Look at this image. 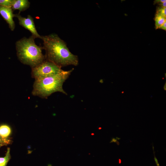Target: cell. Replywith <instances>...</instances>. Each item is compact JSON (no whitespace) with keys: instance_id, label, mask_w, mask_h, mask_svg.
<instances>
[{"instance_id":"obj_22","label":"cell","mask_w":166,"mask_h":166,"mask_svg":"<svg viewBox=\"0 0 166 166\" xmlns=\"http://www.w3.org/2000/svg\"><path fill=\"white\" fill-rule=\"evenodd\" d=\"M166 73H165V77H166Z\"/></svg>"},{"instance_id":"obj_10","label":"cell","mask_w":166,"mask_h":166,"mask_svg":"<svg viewBox=\"0 0 166 166\" xmlns=\"http://www.w3.org/2000/svg\"><path fill=\"white\" fill-rule=\"evenodd\" d=\"M10 148H8L5 156L0 157V166H6L10 158Z\"/></svg>"},{"instance_id":"obj_21","label":"cell","mask_w":166,"mask_h":166,"mask_svg":"<svg viewBox=\"0 0 166 166\" xmlns=\"http://www.w3.org/2000/svg\"><path fill=\"white\" fill-rule=\"evenodd\" d=\"M100 128H99V129H101V127H100Z\"/></svg>"},{"instance_id":"obj_19","label":"cell","mask_w":166,"mask_h":166,"mask_svg":"<svg viewBox=\"0 0 166 166\" xmlns=\"http://www.w3.org/2000/svg\"><path fill=\"white\" fill-rule=\"evenodd\" d=\"M5 145L0 142V148L1 147H2V146H3V145Z\"/></svg>"},{"instance_id":"obj_17","label":"cell","mask_w":166,"mask_h":166,"mask_svg":"<svg viewBox=\"0 0 166 166\" xmlns=\"http://www.w3.org/2000/svg\"><path fill=\"white\" fill-rule=\"evenodd\" d=\"M154 159H155V160L156 162V164L157 165V166H159V164L158 163V160H157V159H156V158L155 157H155H154Z\"/></svg>"},{"instance_id":"obj_5","label":"cell","mask_w":166,"mask_h":166,"mask_svg":"<svg viewBox=\"0 0 166 166\" xmlns=\"http://www.w3.org/2000/svg\"><path fill=\"white\" fill-rule=\"evenodd\" d=\"M15 17L18 18L19 25L29 30L31 33L32 35L35 38H39L42 39V36L37 32L34 18L31 15H28L27 18H25L22 17L19 13L15 14Z\"/></svg>"},{"instance_id":"obj_1","label":"cell","mask_w":166,"mask_h":166,"mask_svg":"<svg viewBox=\"0 0 166 166\" xmlns=\"http://www.w3.org/2000/svg\"><path fill=\"white\" fill-rule=\"evenodd\" d=\"M42 49L45 51V60L53 63L61 68L69 65L77 66L78 58L72 53L66 43L56 34L53 33L42 36Z\"/></svg>"},{"instance_id":"obj_8","label":"cell","mask_w":166,"mask_h":166,"mask_svg":"<svg viewBox=\"0 0 166 166\" xmlns=\"http://www.w3.org/2000/svg\"><path fill=\"white\" fill-rule=\"evenodd\" d=\"M11 133L10 127L6 124L0 126V136L2 138L7 139Z\"/></svg>"},{"instance_id":"obj_6","label":"cell","mask_w":166,"mask_h":166,"mask_svg":"<svg viewBox=\"0 0 166 166\" xmlns=\"http://www.w3.org/2000/svg\"><path fill=\"white\" fill-rule=\"evenodd\" d=\"M0 14L8 23L10 30L14 31L15 28V22L13 20L15 14H13L11 7L0 6Z\"/></svg>"},{"instance_id":"obj_9","label":"cell","mask_w":166,"mask_h":166,"mask_svg":"<svg viewBox=\"0 0 166 166\" xmlns=\"http://www.w3.org/2000/svg\"><path fill=\"white\" fill-rule=\"evenodd\" d=\"M155 28L156 29L159 28L166 21V17L156 13L154 18Z\"/></svg>"},{"instance_id":"obj_20","label":"cell","mask_w":166,"mask_h":166,"mask_svg":"<svg viewBox=\"0 0 166 166\" xmlns=\"http://www.w3.org/2000/svg\"><path fill=\"white\" fill-rule=\"evenodd\" d=\"M94 135V133L91 134V135Z\"/></svg>"},{"instance_id":"obj_12","label":"cell","mask_w":166,"mask_h":166,"mask_svg":"<svg viewBox=\"0 0 166 166\" xmlns=\"http://www.w3.org/2000/svg\"><path fill=\"white\" fill-rule=\"evenodd\" d=\"M166 17V7L158 6L156 8V13Z\"/></svg>"},{"instance_id":"obj_3","label":"cell","mask_w":166,"mask_h":166,"mask_svg":"<svg viewBox=\"0 0 166 166\" xmlns=\"http://www.w3.org/2000/svg\"><path fill=\"white\" fill-rule=\"evenodd\" d=\"M32 35L23 38L16 42V48L19 60L24 64L34 67L39 64L45 59L42 53V47L37 45Z\"/></svg>"},{"instance_id":"obj_15","label":"cell","mask_w":166,"mask_h":166,"mask_svg":"<svg viewBox=\"0 0 166 166\" xmlns=\"http://www.w3.org/2000/svg\"><path fill=\"white\" fill-rule=\"evenodd\" d=\"M166 1V0H155L154 1L153 4L155 5L156 4H158L159 3L163 2Z\"/></svg>"},{"instance_id":"obj_11","label":"cell","mask_w":166,"mask_h":166,"mask_svg":"<svg viewBox=\"0 0 166 166\" xmlns=\"http://www.w3.org/2000/svg\"><path fill=\"white\" fill-rule=\"evenodd\" d=\"M14 0H0V6L11 7Z\"/></svg>"},{"instance_id":"obj_7","label":"cell","mask_w":166,"mask_h":166,"mask_svg":"<svg viewBox=\"0 0 166 166\" xmlns=\"http://www.w3.org/2000/svg\"><path fill=\"white\" fill-rule=\"evenodd\" d=\"M30 3L28 0H14L11 7L12 10H18L20 12L24 11L28 9Z\"/></svg>"},{"instance_id":"obj_14","label":"cell","mask_w":166,"mask_h":166,"mask_svg":"<svg viewBox=\"0 0 166 166\" xmlns=\"http://www.w3.org/2000/svg\"><path fill=\"white\" fill-rule=\"evenodd\" d=\"M159 29L163 30L166 31V21L159 28Z\"/></svg>"},{"instance_id":"obj_16","label":"cell","mask_w":166,"mask_h":166,"mask_svg":"<svg viewBox=\"0 0 166 166\" xmlns=\"http://www.w3.org/2000/svg\"><path fill=\"white\" fill-rule=\"evenodd\" d=\"M158 4L160 6L163 7H166V1L163 2L159 3Z\"/></svg>"},{"instance_id":"obj_4","label":"cell","mask_w":166,"mask_h":166,"mask_svg":"<svg viewBox=\"0 0 166 166\" xmlns=\"http://www.w3.org/2000/svg\"><path fill=\"white\" fill-rule=\"evenodd\" d=\"M62 70L57 65L45 59L39 64L32 68L31 74L36 79L57 74Z\"/></svg>"},{"instance_id":"obj_18","label":"cell","mask_w":166,"mask_h":166,"mask_svg":"<svg viewBox=\"0 0 166 166\" xmlns=\"http://www.w3.org/2000/svg\"><path fill=\"white\" fill-rule=\"evenodd\" d=\"M166 83H165L164 86V89L165 90H166Z\"/></svg>"},{"instance_id":"obj_2","label":"cell","mask_w":166,"mask_h":166,"mask_svg":"<svg viewBox=\"0 0 166 166\" xmlns=\"http://www.w3.org/2000/svg\"><path fill=\"white\" fill-rule=\"evenodd\" d=\"M73 70V69L68 71L62 70L57 74L35 79L32 94L43 98H46L57 92L67 95L63 85Z\"/></svg>"},{"instance_id":"obj_13","label":"cell","mask_w":166,"mask_h":166,"mask_svg":"<svg viewBox=\"0 0 166 166\" xmlns=\"http://www.w3.org/2000/svg\"><path fill=\"white\" fill-rule=\"evenodd\" d=\"M0 142L6 145L10 144L11 142V140L7 138H3L0 136Z\"/></svg>"}]
</instances>
